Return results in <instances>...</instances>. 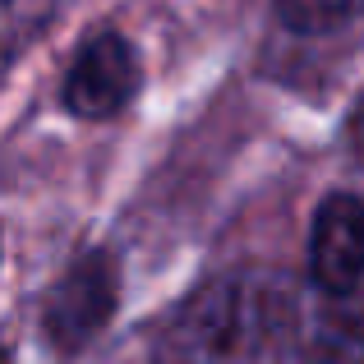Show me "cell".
Returning <instances> with one entry per match:
<instances>
[{"mask_svg": "<svg viewBox=\"0 0 364 364\" xmlns=\"http://www.w3.org/2000/svg\"><path fill=\"white\" fill-rule=\"evenodd\" d=\"M318 360L323 364H364V295L337 304V309L323 318Z\"/></svg>", "mask_w": 364, "mask_h": 364, "instance_id": "cell-5", "label": "cell"}, {"mask_svg": "<svg viewBox=\"0 0 364 364\" xmlns=\"http://www.w3.org/2000/svg\"><path fill=\"white\" fill-rule=\"evenodd\" d=\"M139 88V65L120 33H92L79 46L65 79V107L79 120H107L116 116Z\"/></svg>", "mask_w": 364, "mask_h": 364, "instance_id": "cell-3", "label": "cell"}, {"mask_svg": "<svg viewBox=\"0 0 364 364\" xmlns=\"http://www.w3.org/2000/svg\"><path fill=\"white\" fill-rule=\"evenodd\" d=\"M309 272L323 291L350 295L364 282V203L355 194H332L314 217Z\"/></svg>", "mask_w": 364, "mask_h": 364, "instance_id": "cell-4", "label": "cell"}, {"mask_svg": "<svg viewBox=\"0 0 364 364\" xmlns=\"http://www.w3.org/2000/svg\"><path fill=\"white\" fill-rule=\"evenodd\" d=\"M51 0H0V83L28 42L46 28Z\"/></svg>", "mask_w": 364, "mask_h": 364, "instance_id": "cell-6", "label": "cell"}, {"mask_svg": "<svg viewBox=\"0 0 364 364\" xmlns=\"http://www.w3.org/2000/svg\"><path fill=\"white\" fill-rule=\"evenodd\" d=\"M120 295V267L107 249H88L79 263H70V272L55 282V291L46 295V337L55 350H83L116 314Z\"/></svg>", "mask_w": 364, "mask_h": 364, "instance_id": "cell-2", "label": "cell"}, {"mask_svg": "<svg viewBox=\"0 0 364 364\" xmlns=\"http://www.w3.org/2000/svg\"><path fill=\"white\" fill-rule=\"evenodd\" d=\"M161 364H291L295 295L282 277L245 267L176 304L157 341Z\"/></svg>", "mask_w": 364, "mask_h": 364, "instance_id": "cell-1", "label": "cell"}, {"mask_svg": "<svg viewBox=\"0 0 364 364\" xmlns=\"http://www.w3.org/2000/svg\"><path fill=\"white\" fill-rule=\"evenodd\" d=\"M0 364H5V350H0Z\"/></svg>", "mask_w": 364, "mask_h": 364, "instance_id": "cell-7", "label": "cell"}]
</instances>
